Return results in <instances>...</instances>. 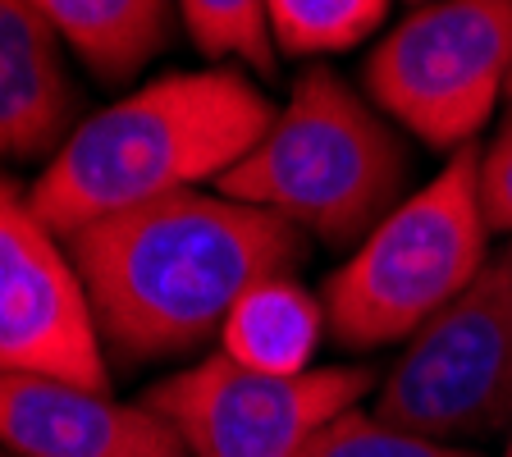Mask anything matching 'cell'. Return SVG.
Segmentation results:
<instances>
[{
    "label": "cell",
    "mask_w": 512,
    "mask_h": 457,
    "mask_svg": "<svg viewBox=\"0 0 512 457\" xmlns=\"http://www.w3.org/2000/svg\"><path fill=\"white\" fill-rule=\"evenodd\" d=\"M64 243L106 357L133 366L220 339L247 288L270 275H298L311 238L224 192H179L96 220Z\"/></svg>",
    "instance_id": "obj_1"
},
{
    "label": "cell",
    "mask_w": 512,
    "mask_h": 457,
    "mask_svg": "<svg viewBox=\"0 0 512 457\" xmlns=\"http://www.w3.org/2000/svg\"><path fill=\"white\" fill-rule=\"evenodd\" d=\"M275 115V101L238 69L165 74L83 119L28 197L55 234L74 238L96 220L220 183Z\"/></svg>",
    "instance_id": "obj_2"
},
{
    "label": "cell",
    "mask_w": 512,
    "mask_h": 457,
    "mask_svg": "<svg viewBox=\"0 0 512 457\" xmlns=\"http://www.w3.org/2000/svg\"><path fill=\"white\" fill-rule=\"evenodd\" d=\"M403 183L407 151L380 110L339 74L307 69L270 133L215 188L325 247H357L403 202Z\"/></svg>",
    "instance_id": "obj_3"
},
{
    "label": "cell",
    "mask_w": 512,
    "mask_h": 457,
    "mask_svg": "<svg viewBox=\"0 0 512 457\" xmlns=\"http://www.w3.org/2000/svg\"><path fill=\"white\" fill-rule=\"evenodd\" d=\"M490 261L480 211V151L462 147L448 165L375 224L325 279L330 339L348 352L407 343Z\"/></svg>",
    "instance_id": "obj_4"
},
{
    "label": "cell",
    "mask_w": 512,
    "mask_h": 457,
    "mask_svg": "<svg viewBox=\"0 0 512 457\" xmlns=\"http://www.w3.org/2000/svg\"><path fill=\"white\" fill-rule=\"evenodd\" d=\"M371 412L439 444L512 426V243L403 343Z\"/></svg>",
    "instance_id": "obj_5"
},
{
    "label": "cell",
    "mask_w": 512,
    "mask_h": 457,
    "mask_svg": "<svg viewBox=\"0 0 512 457\" xmlns=\"http://www.w3.org/2000/svg\"><path fill=\"white\" fill-rule=\"evenodd\" d=\"M512 78V0H426L371 51L375 110L439 151L471 147Z\"/></svg>",
    "instance_id": "obj_6"
},
{
    "label": "cell",
    "mask_w": 512,
    "mask_h": 457,
    "mask_svg": "<svg viewBox=\"0 0 512 457\" xmlns=\"http://www.w3.org/2000/svg\"><path fill=\"white\" fill-rule=\"evenodd\" d=\"M375 394L371 366H316L293 380L252 375L224 352L147 394L188 457H302L320 430Z\"/></svg>",
    "instance_id": "obj_7"
},
{
    "label": "cell",
    "mask_w": 512,
    "mask_h": 457,
    "mask_svg": "<svg viewBox=\"0 0 512 457\" xmlns=\"http://www.w3.org/2000/svg\"><path fill=\"white\" fill-rule=\"evenodd\" d=\"M0 371L55 375L87 389H110V357L101 348L69 243L5 174H0Z\"/></svg>",
    "instance_id": "obj_8"
},
{
    "label": "cell",
    "mask_w": 512,
    "mask_h": 457,
    "mask_svg": "<svg viewBox=\"0 0 512 457\" xmlns=\"http://www.w3.org/2000/svg\"><path fill=\"white\" fill-rule=\"evenodd\" d=\"M0 448L10 457H188L151 403L14 371H0Z\"/></svg>",
    "instance_id": "obj_9"
},
{
    "label": "cell",
    "mask_w": 512,
    "mask_h": 457,
    "mask_svg": "<svg viewBox=\"0 0 512 457\" xmlns=\"http://www.w3.org/2000/svg\"><path fill=\"white\" fill-rule=\"evenodd\" d=\"M60 37L23 0H0V160L60 151L74 133L78 87Z\"/></svg>",
    "instance_id": "obj_10"
},
{
    "label": "cell",
    "mask_w": 512,
    "mask_h": 457,
    "mask_svg": "<svg viewBox=\"0 0 512 457\" xmlns=\"http://www.w3.org/2000/svg\"><path fill=\"white\" fill-rule=\"evenodd\" d=\"M330 334L325 302L298 275H270L234 302L220 330V352L252 375H293L316 371L320 339Z\"/></svg>",
    "instance_id": "obj_11"
},
{
    "label": "cell",
    "mask_w": 512,
    "mask_h": 457,
    "mask_svg": "<svg viewBox=\"0 0 512 457\" xmlns=\"http://www.w3.org/2000/svg\"><path fill=\"white\" fill-rule=\"evenodd\" d=\"M51 23L78 60L106 83H124L170 42L174 0H23Z\"/></svg>",
    "instance_id": "obj_12"
},
{
    "label": "cell",
    "mask_w": 512,
    "mask_h": 457,
    "mask_svg": "<svg viewBox=\"0 0 512 457\" xmlns=\"http://www.w3.org/2000/svg\"><path fill=\"white\" fill-rule=\"evenodd\" d=\"M389 0H270V32L284 55L348 51L384 23Z\"/></svg>",
    "instance_id": "obj_13"
},
{
    "label": "cell",
    "mask_w": 512,
    "mask_h": 457,
    "mask_svg": "<svg viewBox=\"0 0 512 457\" xmlns=\"http://www.w3.org/2000/svg\"><path fill=\"white\" fill-rule=\"evenodd\" d=\"M183 28L206 60H243L252 69H275L270 0H179Z\"/></svg>",
    "instance_id": "obj_14"
},
{
    "label": "cell",
    "mask_w": 512,
    "mask_h": 457,
    "mask_svg": "<svg viewBox=\"0 0 512 457\" xmlns=\"http://www.w3.org/2000/svg\"><path fill=\"white\" fill-rule=\"evenodd\" d=\"M302 457H471L458 444H439V439L412 435L403 426H389L375 412L352 407L339 421L320 430Z\"/></svg>",
    "instance_id": "obj_15"
},
{
    "label": "cell",
    "mask_w": 512,
    "mask_h": 457,
    "mask_svg": "<svg viewBox=\"0 0 512 457\" xmlns=\"http://www.w3.org/2000/svg\"><path fill=\"white\" fill-rule=\"evenodd\" d=\"M480 211L490 234H512V110L494 128V142L480 151Z\"/></svg>",
    "instance_id": "obj_16"
},
{
    "label": "cell",
    "mask_w": 512,
    "mask_h": 457,
    "mask_svg": "<svg viewBox=\"0 0 512 457\" xmlns=\"http://www.w3.org/2000/svg\"><path fill=\"white\" fill-rule=\"evenodd\" d=\"M508 96H512V78H508Z\"/></svg>",
    "instance_id": "obj_17"
},
{
    "label": "cell",
    "mask_w": 512,
    "mask_h": 457,
    "mask_svg": "<svg viewBox=\"0 0 512 457\" xmlns=\"http://www.w3.org/2000/svg\"><path fill=\"white\" fill-rule=\"evenodd\" d=\"M508 457H512V439H508Z\"/></svg>",
    "instance_id": "obj_18"
},
{
    "label": "cell",
    "mask_w": 512,
    "mask_h": 457,
    "mask_svg": "<svg viewBox=\"0 0 512 457\" xmlns=\"http://www.w3.org/2000/svg\"><path fill=\"white\" fill-rule=\"evenodd\" d=\"M416 5H426V0H416Z\"/></svg>",
    "instance_id": "obj_19"
},
{
    "label": "cell",
    "mask_w": 512,
    "mask_h": 457,
    "mask_svg": "<svg viewBox=\"0 0 512 457\" xmlns=\"http://www.w3.org/2000/svg\"><path fill=\"white\" fill-rule=\"evenodd\" d=\"M0 457H10V453H0Z\"/></svg>",
    "instance_id": "obj_20"
}]
</instances>
